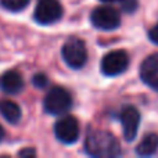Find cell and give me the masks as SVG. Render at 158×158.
<instances>
[{
    "label": "cell",
    "instance_id": "6da1fadb",
    "mask_svg": "<svg viewBox=\"0 0 158 158\" xmlns=\"http://www.w3.org/2000/svg\"><path fill=\"white\" fill-rule=\"evenodd\" d=\"M85 151L96 158H115L121 156V146L117 137L110 132H89L85 140Z\"/></svg>",
    "mask_w": 158,
    "mask_h": 158
},
{
    "label": "cell",
    "instance_id": "7a4b0ae2",
    "mask_svg": "<svg viewBox=\"0 0 158 158\" xmlns=\"http://www.w3.org/2000/svg\"><path fill=\"white\" fill-rule=\"evenodd\" d=\"M72 97L64 87L54 86L47 92L43 101L44 111L50 115H63L71 108Z\"/></svg>",
    "mask_w": 158,
    "mask_h": 158
},
{
    "label": "cell",
    "instance_id": "3957f363",
    "mask_svg": "<svg viewBox=\"0 0 158 158\" xmlns=\"http://www.w3.org/2000/svg\"><path fill=\"white\" fill-rule=\"evenodd\" d=\"M63 58L68 67L74 69H81L86 64L87 60V50L83 40L78 38H71L64 43L61 50Z\"/></svg>",
    "mask_w": 158,
    "mask_h": 158
},
{
    "label": "cell",
    "instance_id": "277c9868",
    "mask_svg": "<svg viewBox=\"0 0 158 158\" xmlns=\"http://www.w3.org/2000/svg\"><path fill=\"white\" fill-rule=\"evenodd\" d=\"M90 21L93 27L101 31H112L119 27L121 15L115 8L110 6H100L96 7L90 14Z\"/></svg>",
    "mask_w": 158,
    "mask_h": 158
},
{
    "label": "cell",
    "instance_id": "5b68a950",
    "mask_svg": "<svg viewBox=\"0 0 158 158\" xmlns=\"http://www.w3.org/2000/svg\"><path fill=\"white\" fill-rule=\"evenodd\" d=\"M129 67V56L123 50H114L103 57L101 72L107 77H117L126 71Z\"/></svg>",
    "mask_w": 158,
    "mask_h": 158
},
{
    "label": "cell",
    "instance_id": "8992f818",
    "mask_svg": "<svg viewBox=\"0 0 158 158\" xmlns=\"http://www.w3.org/2000/svg\"><path fill=\"white\" fill-rule=\"evenodd\" d=\"M63 17V7L57 0H39L35 8V21L42 25L57 22Z\"/></svg>",
    "mask_w": 158,
    "mask_h": 158
},
{
    "label": "cell",
    "instance_id": "52a82bcc",
    "mask_svg": "<svg viewBox=\"0 0 158 158\" xmlns=\"http://www.w3.org/2000/svg\"><path fill=\"white\" fill-rule=\"evenodd\" d=\"M79 123L77 118L67 115L58 119L54 125V135L64 144H74L79 139Z\"/></svg>",
    "mask_w": 158,
    "mask_h": 158
},
{
    "label": "cell",
    "instance_id": "ba28073f",
    "mask_svg": "<svg viewBox=\"0 0 158 158\" xmlns=\"http://www.w3.org/2000/svg\"><path fill=\"white\" fill-rule=\"evenodd\" d=\"M119 121L122 125L123 137L128 142L135 140L137 136V131H139V123H140V114L133 106H126L121 111Z\"/></svg>",
    "mask_w": 158,
    "mask_h": 158
},
{
    "label": "cell",
    "instance_id": "9c48e42d",
    "mask_svg": "<svg viewBox=\"0 0 158 158\" xmlns=\"http://www.w3.org/2000/svg\"><path fill=\"white\" fill-rule=\"evenodd\" d=\"M140 78L147 86L158 92V53L144 58L140 65Z\"/></svg>",
    "mask_w": 158,
    "mask_h": 158
},
{
    "label": "cell",
    "instance_id": "30bf717a",
    "mask_svg": "<svg viewBox=\"0 0 158 158\" xmlns=\"http://www.w3.org/2000/svg\"><path fill=\"white\" fill-rule=\"evenodd\" d=\"M0 86L6 93L17 94L24 87V81H22V77L17 71H8L6 74H3V77L0 78Z\"/></svg>",
    "mask_w": 158,
    "mask_h": 158
},
{
    "label": "cell",
    "instance_id": "8fae6325",
    "mask_svg": "<svg viewBox=\"0 0 158 158\" xmlns=\"http://www.w3.org/2000/svg\"><path fill=\"white\" fill-rule=\"evenodd\" d=\"M0 114L7 122L14 123V125L18 123L21 119V108L18 107V104L11 100H0Z\"/></svg>",
    "mask_w": 158,
    "mask_h": 158
},
{
    "label": "cell",
    "instance_id": "7c38bea8",
    "mask_svg": "<svg viewBox=\"0 0 158 158\" xmlns=\"http://www.w3.org/2000/svg\"><path fill=\"white\" fill-rule=\"evenodd\" d=\"M158 150V135L157 133H148L142 139V142L137 144L136 154L140 157H150L156 154Z\"/></svg>",
    "mask_w": 158,
    "mask_h": 158
},
{
    "label": "cell",
    "instance_id": "4fadbf2b",
    "mask_svg": "<svg viewBox=\"0 0 158 158\" xmlns=\"http://www.w3.org/2000/svg\"><path fill=\"white\" fill-rule=\"evenodd\" d=\"M31 0H0L2 6L8 11H13V13H18V11L24 10L28 4H29Z\"/></svg>",
    "mask_w": 158,
    "mask_h": 158
},
{
    "label": "cell",
    "instance_id": "5bb4252c",
    "mask_svg": "<svg viewBox=\"0 0 158 158\" xmlns=\"http://www.w3.org/2000/svg\"><path fill=\"white\" fill-rule=\"evenodd\" d=\"M121 7L126 13H133L137 8V0H121Z\"/></svg>",
    "mask_w": 158,
    "mask_h": 158
},
{
    "label": "cell",
    "instance_id": "9a60e30c",
    "mask_svg": "<svg viewBox=\"0 0 158 158\" xmlns=\"http://www.w3.org/2000/svg\"><path fill=\"white\" fill-rule=\"evenodd\" d=\"M32 82H33V85H35L36 87H44L47 85V77L46 75H43V74H36L35 77L32 78Z\"/></svg>",
    "mask_w": 158,
    "mask_h": 158
},
{
    "label": "cell",
    "instance_id": "2e32d148",
    "mask_svg": "<svg viewBox=\"0 0 158 158\" xmlns=\"http://www.w3.org/2000/svg\"><path fill=\"white\" fill-rule=\"evenodd\" d=\"M148 38H150V40L153 42V43L158 44V24L154 28L150 29V32H148Z\"/></svg>",
    "mask_w": 158,
    "mask_h": 158
},
{
    "label": "cell",
    "instance_id": "e0dca14e",
    "mask_svg": "<svg viewBox=\"0 0 158 158\" xmlns=\"http://www.w3.org/2000/svg\"><path fill=\"white\" fill-rule=\"evenodd\" d=\"M19 156L24 157V156H35V151L32 150V148H27V150L24 151H19Z\"/></svg>",
    "mask_w": 158,
    "mask_h": 158
},
{
    "label": "cell",
    "instance_id": "ac0fdd59",
    "mask_svg": "<svg viewBox=\"0 0 158 158\" xmlns=\"http://www.w3.org/2000/svg\"><path fill=\"white\" fill-rule=\"evenodd\" d=\"M3 137H4V129H3L2 125H0V142L3 140Z\"/></svg>",
    "mask_w": 158,
    "mask_h": 158
},
{
    "label": "cell",
    "instance_id": "d6986e66",
    "mask_svg": "<svg viewBox=\"0 0 158 158\" xmlns=\"http://www.w3.org/2000/svg\"><path fill=\"white\" fill-rule=\"evenodd\" d=\"M101 3H117V2H121V0H100Z\"/></svg>",
    "mask_w": 158,
    "mask_h": 158
}]
</instances>
